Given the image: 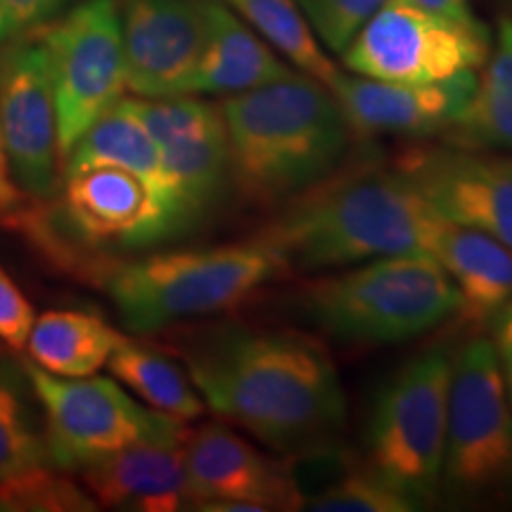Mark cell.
<instances>
[{
  "label": "cell",
  "instance_id": "obj_1",
  "mask_svg": "<svg viewBox=\"0 0 512 512\" xmlns=\"http://www.w3.org/2000/svg\"><path fill=\"white\" fill-rule=\"evenodd\" d=\"M185 366L216 418L280 453L335 437L347 422L335 361L304 332L221 325L185 351Z\"/></svg>",
  "mask_w": 512,
  "mask_h": 512
},
{
  "label": "cell",
  "instance_id": "obj_2",
  "mask_svg": "<svg viewBox=\"0 0 512 512\" xmlns=\"http://www.w3.org/2000/svg\"><path fill=\"white\" fill-rule=\"evenodd\" d=\"M444 219L392 164L361 159L294 200L254 235L287 271H330L382 256H430Z\"/></svg>",
  "mask_w": 512,
  "mask_h": 512
},
{
  "label": "cell",
  "instance_id": "obj_3",
  "mask_svg": "<svg viewBox=\"0 0 512 512\" xmlns=\"http://www.w3.org/2000/svg\"><path fill=\"white\" fill-rule=\"evenodd\" d=\"M233 188L259 207H280L347 162L354 143L328 86L306 74L221 102Z\"/></svg>",
  "mask_w": 512,
  "mask_h": 512
},
{
  "label": "cell",
  "instance_id": "obj_4",
  "mask_svg": "<svg viewBox=\"0 0 512 512\" xmlns=\"http://www.w3.org/2000/svg\"><path fill=\"white\" fill-rule=\"evenodd\" d=\"M283 273L287 266L280 254L256 238L131 261L107 256L88 268L133 332L235 311Z\"/></svg>",
  "mask_w": 512,
  "mask_h": 512
},
{
  "label": "cell",
  "instance_id": "obj_5",
  "mask_svg": "<svg viewBox=\"0 0 512 512\" xmlns=\"http://www.w3.org/2000/svg\"><path fill=\"white\" fill-rule=\"evenodd\" d=\"M313 328L349 344H401L456 318L460 297L430 256H382L297 290Z\"/></svg>",
  "mask_w": 512,
  "mask_h": 512
},
{
  "label": "cell",
  "instance_id": "obj_6",
  "mask_svg": "<svg viewBox=\"0 0 512 512\" xmlns=\"http://www.w3.org/2000/svg\"><path fill=\"white\" fill-rule=\"evenodd\" d=\"M439 498L451 508H512V406L489 337L453 356Z\"/></svg>",
  "mask_w": 512,
  "mask_h": 512
},
{
  "label": "cell",
  "instance_id": "obj_7",
  "mask_svg": "<svg viewBox=\"0 0 512 512\" xmlns=\"http://www.w3.org/2000/svg\"><path fill=\"white\" fill-rule=\"evenodd\" d=\"M453 356L432 349L384 382L366 427L368 465L418 508L441 503Z\"/></svg>",
  "mask_w": 512,
  "mask_h": 512
},
{
  "label": "cell",
  "instance_id": "obj_8",
  "mask_svg": "<svg viewBox=\"0 0 512 512\" xmlns=\"http://www.w3.org/2000/svg\"><path fill=\"white\" fill-rule=\"evenodd\" d=\"M29 223V233L67 264H76L81 247L145 249L188 233L143 178L117 164L64 171L60 200L29 214Z\"/></svg>",
  "mask_w": 512,
  "mask_h": 512
},
{
  "label": "cell",
  "instance_id": "obj_9",
  "mask_svg": "<svg viewBox=\"0 0 512 512\" xmlns=\"http://www.w3.org/2000/svg\"><path fill=\"white\" fill-rule=\"evenodd\" d=\"M43 406L50 460L57 470H83L143 439L178 437L183 420L140 406L110 377H57L24 363Z\"/></svg>",
  "mask_w": 512,
  "mask_h": 512
},
{
  "label": "cell",
  "instance_id": "obj_10",
  "mask_svg": "<svg viewBox=\"0 0 512 512\" xmlns=\"http://www.w3.org/2000/svg\"><path fill=\"white\" fill-rule=\"evenodd\" d=\"M34 34L48 55L57 143L67 157L126 88L119 0H83Z\"/></svg>",
  "mask_w": 512,
  "mask_h": 512
},
{
  "label": "cell",
  "instance_id": "obj_11",
  "mask_svg": "<svg viewBox=\"0 0 512 512\" xmlns=\"http://www.w3.org/2000/svg\"><path fill=\"white\" fill-rule=\"evenodd\" d=\"M491 53L482 22H456L406 0H387L342 50L358 76L394 83H437L477 72Z\"/></svg>",
  "mask_w": 512,
  "mask_h": 512
},
{
  "label": "cell",
  "instance_id": "obj_12",
  "mask_svg": "<svg viewBox=\"0 0 512 512\" xmlns=\"http://www.w3.org/2000/svg\"><path fill=\"white\" fill-rule=\"evenodd\" d=\"M0 136L17 190L31 200H53L62 155L48 55L36 34L10 38L3 53Z\"/></svg>",
  "mask_w": 512,
  "mask_h": 512
},
{
  "label": "cell",
  "instance_id": "obj_13",
  "mask_svg": "<svg viewBox=\"0 0 512 512\" xmlns=\"http://www.w3.org/2000/svg\"><path fill=\"white\" fill-rule=\"evenodd\" d=\"M432 211L512 249V157L456 145H411L389 162Z\"/></svg>",
  "mask_w": 512,
  "mask_h": 512
},
{
  "label": "cell",
  "instance_id": "obj_14",
  "mask_svg": "<svg viewBox=\"0 0 512 512\" xmlns=\"http://www.w3.org/2000/svg\"><path fill=\"white\" fill-rule=\"evenodd\" d=\"M121 105L155 140L185 204L195 221L202 223L233 190L221 105H211L195 95L162 100L121 98Z\"/></svg>",
  "mask_w": 512,
  "mask_h": 512
},
{
  "label": "cell",
  "instance_id": "obj_15",
  "mask_svg": "<svg viewBox=\"0 0 512 512\" xmlns=\"http://www.w3.org/2000/svg\"><path fill=\"white\" fill-rule=\"evenodd\" d=\"M126 88L138 98L192 95L204 50L202 0H121Z\"/></svg>",
  "mask_w": 512,
  "mask_h": 512
},
{
  "label": "cell",
  "instance_id": "obj_16",
  "mask_svg": "<svg viewBox=\"0 0 512 512\" xmlns=\"http://www.w3.org/2000/svg\"><path fill=\"white\" fill-rule=\"evenodd\" d=\"M477 72H463L437 83H394L339 74L335 95L356 140L437 138L456 124L477 91Z\"/></svg>",
  "mask_w": 512,
  "mask_h": 512
},
{
  "label": "cell",
  "instance_id": "obj_17",
  "mask_svg": "<svg viewBox=\"0 0 512 512\" xmlns=\"http://www.w3.org/2000/svg\"><path fill=\"white\" fill-rule=\"evenodd\" d=\"M192 510L204 503L240 501L268 510H302L283 467L219 422L188 430L183 444Z\"/></svg>",
  "mask_w": 512,
  "mask_h": 512
},
{
  "label": "cell",
  "instance_id": "obj_18",
  "mask_svg": "<svg viewBox=\"0 0 512 512\" xmlns=\"http://www.w3.org/2000/svg\"><path fill=\"white\" fill-rule=\"evenodd\" d=\"M178 437L143 439L83 467V486L95 503L117 510L176 512L192 508Z\"/></svg>",
  "mask_w": 512,
  "mask_h": 512
},
{
  "label": "cell",
  "instance_id": "obj_19",
  "mask_svg": "<svg viewBox=\"0 0 512 512\" xmlns=\"http://www.w3.org/2000/svg\"><path fill=\"white\" fill-rule=\"evenodd\" d=\"M202 10L204 50L192 95H235L297 74L221 0H202Z\"/></svg>",
  "mask_w": 512,
  "mask_h": 512
},
{
  "label": "cell",
  "instance_id": "obj_20",
  "mask_svg": "<svg viewBox=\"0 0 512 512\" xmlns=\"http://www.w3.org/2000/svg\"><path fill=\"white\" fill-rule=\"evenodd\" d=\"M432 259L460 297V320L482 325L512 302V249L479 230L441 223Z\"/></svg>",
  "mask_w": 512,
  "mask_h": 512
},
{
  "label": "cell",
  "instance_id": "obj_21",
  "mask_svg": "<svg viewBox=\"0 0 512 512\" xmlns=\"http://www.w3.org/2000/svg\"><path fill=\"white\" fill-rule=\"evenodd\" d=\"M91 164H117L133 171L157 192L166 207L174 211L178 221L188 228V233L197 226L174 176L164 166L157 143L145 131V126L121 105V98L76 140L64 157V171Z\"/></svg>",
  "mask_w": 512,
  "mask_h": 512
},
{
  "label": "cell",
  "instance_id": "obj_22",
  "mask_svg": "<svg viewBox=\"0 0 512 512\" xmlns=\"http://www.w3.org/2000/svg\"><path fill=\"white\" fill-rule=\"evenodd\" d=\"M124 339L107 320L83 311H46L31 328V363L57 377H91Z\"/></svg>",
  "mask_w": 512,
  "mask_h": 512
},
{
  "label": "cell",
  "instance_id": "obj_23",
  "mask_svg": "<svg viewBox=\"0 0 512 512\" xmlns=\"http://www.w3.org/2000/svg\"><path fill=\"white\" fill-rule=\"evenodd\" d=\"M448 145L484 152H512V19L498 24L496 50L486 57L477 91L444 133Z\"/></svg>",
  "mask_w": 512,
  "mask_h": 512
},
{
  "label": "cell",
  "instance_id": "obj_24",
  "mask_svg": "<svg viewBox=\"0 0 512 512\" xmlns=\"http://www.w3.org/2000/svg\"><path fill=\"white\" fill-rule=\"evenodd\" d=\"M107 368L114 380L140 396L152 411L190 422L204 415V401L190 375L162 351L124 337L114 347Z\"/></svg>",
  "mask_w": 512,
  "mask_h": 512
},
{
  "label": "cell",
  "instance_id": "obj_25",
  "mask_svg": "<svg viewBox=\"0 0 512 512\" xmlns=\"http://www.w3.org/2000/svg\"><path fill=\"white\" fill-rule=\"evenodd\" d=\"M233 8L264 41L280 50L299 72L332 88L339 79L335 62L325 55L316 31L294 0H221Z\"/></svg>",
  "mask_w": 512,
  "mask_h": 512
},
{
  "label": "cell",
  "instance_id": "obj_26",
  "mask_svg": "<svg viewBox=\"0 0 512 512\" xmlns=\"http://www.w3.org/2000/svg\"><path fill=\"white\" fill-rule=\"evenodd\" d=\"M48 465H53V460L46 430L38 427L36 413L17 377L0 368V482Z\"/></svg>",
  "mask_w": 512,
  "mask_h": 512
},
{
  "label": "cell",
  "instance_id": "obj_27",
  "mask_svg": "<svg viewBox=\"0 0 512 512\" xmlns=\"http://www.w3.org/2000/svg\"><path fill=\"white\" fill-rule=\"evenodd\" d=\"M283 456L285 458L280 460H283L294 494L302 503V510L313 498L335 489L342 479H347L351 472L366 463V456H361L344 441H339V434L318 439L302 448H294V451H287Z\"/></svg>",
  "mask_w": 512,
  "mask_h": 512
},
{
  "label": "cell",
  "instance_id": "obj_28",
  "mask_svg": "<svg viewBox=\"0 0 512 512\" xmlns=\"http://www.w3.org/2000/svg\"><path fill=\"white\" fill-rule=\"evenodd\" d=\"M86 489L60 477L53 465L0 482V510H93Z\"/></svg>",
  "mask_w": 512,
  "mask_h": 512
},
{
  "label": "cell",
  "instance_id": "obj_29",
  "mask_svg": "<svg viewBox=\"0 0 512 512\" xmlns=\"http://www.w3.org/2000/svg\"><path fill=\"white\" fill-rule=\"evenodd\" d=\"M304 510L311 512H413L420 510L403 491L382 475H377L368 460L342 479L335 489L313 498Z\"/></svg>",
  "mask_w": 512,
  "mask_h": 512
},
{
  "label": "cell",
  "instance_id": "obj_30",
  "mask_svg": "<svg viewBox=\"0 0 512 512\" xmlns=\"http://www.w3.org/2000/svg\"><path fill=\"white\" fill-rule=\"evenodd\" d=\"M309 19L318 41L335 53L349 46L356 31L382 8L387 0H294Z\"/></svg>",
  "mask_w": 512,
  "mask_h": 512
},
{
  "label": "cell",
  "instance_id": "obj_31",
  "mask_svg": "<svg viewBox=\"0 0 512 512\" xmlns=\"http://www.w3.org/2000/svg\"><path fill=\"white\" fill-rule=\"evenodd\" d=\"M34 323L36 311L27 294L19 290L12 275L0 266V342L5 347L22 351L27 347Z\"/></svg>",
  "mask_w": 512,
  "mask_h": 512
},
{
  "label": "cell",
  "instance_id": "obj_32",
  "mask_svg": "<svg viewBox=\"0 0 512 512\" xmlns=\"http://www.w3.org/2000/svg\"><path fill=\"white\" fill-rule=\"evenodd\" d=\"M69 0H0V38L34 34L60 15Z\"/></svg>",
  "mask_w": 512,
  "mask_h": 512
},
{
  "label": "cell",
  "instance_id": "obj_33",
  "mask_svg": "<svg viewBox=\"0 0 512 512\" xmlns=\"http://www.w3.org/2000/svg\"><path fill=\"white\" fill-rule=\"evenodd\" d=\"M494 347L498 356V366H501L505 392H508L510 406H512V309H505L494 318Z\"/></svg>",
  "mask_w": 512,
  "mask_h": 512
},
{
  "label": "cell",
  "instance_id": "obj_34",
  "mask_svg": "<svg viewBox=\"0 0 512 512\" xmlns=\"http://www.w3.org/2000/svg\"><path fill=\"white\" fill-rule=\"evenodd\" d=\"M406 3L415 5V8H422L427 12H434V15L456 19V22H479V19L472 15L470 0H406Z\"/></svg>",
  "mask_w": 512,
  "mask_h": 512
},
{
  "label": "cell",
  "instance_id": "obj_35",
  "mask_svg": "<svg viewBox=\"0 0 512 512\" xmlns=\"http://www.w3.org/2000/svg\"><path fill=\"white\" fill-rule=\"evenodd\" d=\"M22 192L17 190V185L12 183L8 162H5V150H3V136H0V216H8L19 207L22 202Z\"/></svg>",
  "mask_w": 512,
  "mask_h": 512
},
{
  "label": "cell",
  "instance_id": "obj_36",
  "mask_svg": "<svg viewBox=\"0 0 512 512\" xmlns=\"http://www.w3.org/2000/svg\"><path fill=\"white\" fill-rule=\"evenodd\" d=\"M508 306H510V309H512V302H510V304H508Z\"/></svg>",
  "mask_w": 512,
  "mask_h": 512
}]
</instances>
